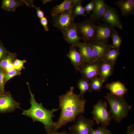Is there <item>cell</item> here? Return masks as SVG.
Here are the masks:
<instances>
[{
    "mask_svg": "<svg viewBox=\"0 0 134 134\" xmlns=\"http://www.w3.org/2000/svg\"><path fill=\"white\" fill-rule=\"evenodd\" d=\"M114 29V27L104 22L96 25L94 41L108 43Z\"/></svg>",
    "mask_w": 134,
    "mask_h": 134,
    "instance_id": "8",
    "label": "cell"
},
{
    "mask_svg": "<svg viewBox=\"0 0 134 134\" xmlns=\"http://www.w3.org/2000/svg\"><path fill=\"white\" fill-rule=\"evenodd\" d=\"M77 87L80 90V95L82 98H84V95L87 92L91 93L89 81L82 77L77 82Z\"/></svg>",
    "mask_w": 134,
    "mask_h": 134,
    "instance_id": "22",
    "label": "cell"
},
{
    "mask_svg": "<svg viewBox=\"0 0 134 134\" xmlns=\"http://www.w3.org/2000/svg\"><path fill=\"white\" fill-rule=\"evenodd\" d=\"M27 85L31 96L30 103L31 106L28 109L23 110L22 114L31 118L34 122L38 121L42 123L47 133L53 129L55 123L52 120L53 118L55 116L53 114L60 109L53 108L50 110L43 107L42 103L37 102L34 95L30 89L29 83Z\"/></svg>",
    "mask_w": 134,
    "mask_h": 134,
    "instance_id": "2",
    "label": "cell"
},
{
    "mask_svg": "<svg viewBox=\"0 0 134 134\" xmlns=\"http://www.w3.org/2000/svg\"><path fill=\"white\" fill-rule=\"evenodd\" d=\"M74 89L71 87L66 93L59 97L61 111L58 120L55 122L53 129L55 130L69 122H75L77 116L85 112L86 100L81 98L80 94L75 93Z\"/></svg>",
    "mask_w": 134,
    "mask_h": 134,
    "instance_id": "1",
    "label": "cell"
},
{
    "mask_svg": "<svg viewBox=\"0 0 134 134\" xmlns=\"http://www.w3.org/2000/svg\"><path fill=\"white\" fill-rule=\"evenodd\" d=\"M75 122L69 128L70 134H90L95 124L93 120L86 118L82 114L78 116Z\"/></svg>",
    "mask_w": 134,
    "mask_h": 134,
    "instance_id": "6",
    "label": "cell"
},
{
    "mask_svg": "<svg viewBox=\"0 0 134 134\" xmlns=\"http://www.w3.org/2000/svg\"><path fill=\"white\" fill-rule=\"evenodd\" d=\"M20 105L9 92L0 94V113L13 112L17 108H20Z\"/></svg>",
    "mask_w": 134,
    "mask_h": 134,
    "instance_id": "9",
    "label": "cell"
},
{
    "mask_svg": "<svg viewBox=\"0 0 134 134\" xmlns=\"http://www.w3.org/2000/svg\"><path fill=\"white\" fill-rule=\"evenodd\" d=\"M94 7L89 18L96 23L101 21L107 4L103 0H94Z\"/></svg>",
    "mask_w": 134,
    "mask_h": 134,
    "instance_id": "15",
    "label": "cell"
},
{
    "mask_svg": "<svg viewBox=\"0 0 134 134\" xmlns=\"http://www.w3.org/2000/svg\"><path fill=\"white\" fill-rule=\"evenodd\" d=\"M107 106L106 102L100 100L93 106L91 112L93 115V119L97 124L100 123L107 127L109 125L112 119L110 112L107 110Z\"/></svg>",
    "mask_w": 134,
    "mask_h": 134,
    "instance_id": "4",
    "label": "cell"
},
{
    "mask_svg": "<svg viewBox=\"0 0 134 134\" xmlns=\"http://www.w3.org/2000/svg\"><path fill=\"white\" fill-rule=\"evenodd\" d=\"M104 97L110 105L112 119L117 123L120 122L127 116L131 106L123 97L116 96L109 93Z\"/></svg>",
    "mask_w": 134,
    "mask_h": 134,
    "instance_id": "3",
    "label": "cell"
},
{
    "mask_svg": "<svg viewBox=\"0 0 134 134\" xmlns=\"http://www.w3.org/2000/svg\"><path fill=\"white\" fill-rule=\"evenodd\" d=\"M23 5L22 1L20 0H3L1 7L5 11L14 12L17 7Z\"/></svg>",
    "mask_w": 134,
    "mask_h": 134,
    "instance_id": "21",
    "label": "cell"
},
{
    "mask_svg": "<svg viewBox=\"0 0 134 134\" xmlns=\"http://www.w3.org/2000/svg\"><path fill=\"white\" fill-rule=\"evenodd\" d=\"M82 0H65L60 4L53 7L50 10V14L52 18L59 14L67 11H72L74 6Z\"/></svg>",
    "mask_w": 134,
    "mask_h": 134,
    "instance_id": "14",
    "label": "cell"
},
{
    "mask_svg": "<svg viewBox=\"0 0 134 134\" xmlns=\"http://www.w3.org/2000/svg\"><path fill=\"white\" fill-rule=\"evenodd\" d=\"M88 44L95 62L102 60L108 51L114 48L112 45L96 41Z\"/></svg>",
    "mask_w": 134,
    "mask_h": 134,
    "instance_id": "10",
    "label": "cell"
},
{
    "mask_svg": "<svg viewBox=\"0 0 134 134\" xmlns=\"http://www.w3.org/2000/svg\"><path fill=\"white\" fill-rule=\"evenodd\" d=\"M40 22L41 24L43 27L44 29L46 31L49 30L48 27V21L47 17H44L40 19Z\"/></svg>",
    "mask_w": 134,
    "mask_h": 134,
    "instance_id": "32",
    "label": "cell"
},
{
    "mask_svg": "<svg viewBox=\"0 0 134 134\" xmlns=\"http://www.w3.org/2000/svg\"><path fill=\"white\" fill-rule=\"evenodd\" d=\"M7 53V51L0 43V60L3 58Z\"/></svg>",
    "mask_w": 134,
    "mask_h": 134,
    "instance_id": "34",
    "label": "cell"
},
{
    "mask_svg": "<svg viewBox=\"0 0 134 134\" xmlns=\"http://www.w3.org/2000/svg\"><path fill=\"white\" fill-rule=\"evenodd\" d=\"M83 1L80 2L76 4L74 7L72 11V15L73 17L76 18L79 16H86L85 14L84 7L82 4Z\"/></svg>",
    "mask_w": 134,
    "mask_h": 134,
    "instance_id": "25",
    "label": "cell"
},
{
    "mask_svg": "<svg viewBox=\"0 0 134 134\" xmlns=\"http://www.w3.org/2000/svg\"><path fill=\"white\" fill-rule=\"evenodd\" d=\"M114 4L120 9L123 16L134 15V0H118Z\"/></svg>",
    "mask_w": 134,
    "mask_h": 134,
    "instance_id": "18",
    "label": "cell"
},
{
    "mask_svg": "<svg viewBox=\"0 0 134 134\" xmlns=\"http://www.w3.org/2000/svg\"><path fill=\"white\" fill-rule=\"evenodd\" d=\"M76 47L70 46L69 51L67 54L76 72L79 71L85 63L82 59Z\"/></svg>",
    "mask_w": 134,
    "mask_h": 134,
    "instance_id": "17",
    "label": "cell"
},
{
    "mask_svg": "<svg viewBox=\"0 0 134 134\" xmlns=\"http://www.w3.org/2000/svg\"><path fill=\"white\" fill-rule=\"evenodd\" d=\"M5 73L2 69H0V88L4 93V78Z\"/></svg>",
    "mask_w": 134,
    "mask_h": 134,
    "instance_id": "30",
    "label": "cell"
},
{
    "mask_svg": "<svg viewBox=\"0 0 134 134\" xmlns=\"http://www.w3.org/2000/svg\"><path fill=\"white\" fill-rule=\"evenodd\" d=\"M101 21L121 30L123 26L117 11L112 6L106 4L104 15Z\"/></svg>",
    "mask_w": 134,
    "mask_h": 134,
    "instance_id": "11",
    "label": "cell"
},
{
    "mask_svg": "<svg viewBox=\"0 0 134 134\" xmlns=\"http://www.w3.org/2000/svg\"><path fill=\"white\" fill-rule=\"evenodd\" d=\"M15 57L14 54L10 53L0 62V68H4L9 64L12 63Z\"/></svg>",
    "mask_w": 134,
    "mask_h": 134,
    "instance_id": "27",
    "label": "cell"
},
{
    "mask_svg": "<svg viewBox=\"0 0 134 134\" xmlns=\"http://www.w3.org/2000/svg\"><path fill=\"white\" fill-rule=\"evenodd\" d=\"M62 33L65 40L72 46L77 47L82 39L76 23Z\"/></svg>",
    "mask_w": 134,
    "mask_h": 134,
    "instance_id": "12",
    "label": "cell"
},
{
    "mask_svg": "<svg viewBox=\"0 0 134 134\" xmlns=\"http://www.w3.org/2000/svg\"><path fill=\"white\" fill-rule=\"evenodd\" d=\"M105 88L112 94L119 97H123L128 90L125 85L119 80L107 83Z\"/></svg>",
    "mask_w": 134,
    "mask_h": 134,
    "instance_id": "19",
    "label": "cell"
},
{
    "mask_svg": "<svg viewBox=\"0 0 134 134\" xmlns=\"http://www.w3.org/2000/svg\"><path fill=\"white\" fill-rule=\"evenodd\" d=\"M120 53L119 50L113 48L108 52L102 60H104L115 64L116 61Z\"/></svg>",
    "mask_w": 134,
    "mask_h": 134,
    "instance_id": "24",
    "label": "cell"
},
{
    "mask_svg": "<svg viewBox=\"0 0 134 134\" xmlns=\"http://www.w3.org/2000/svg\"><path fill=\"white\" fill-rule=\"evenodd\" d=\"M77 47L78 51L85 63L96 62L92 54L91 48L88 43L80 42Z\"/></svg>",
    "mask_w": 134,
    "mask_h": 134,
    "instance_id": "20",
    "label": "cell"
},
{
    "mask_svg": "<svg viewBox=\"0 0 134 134\" xmlns=\"http://www.w3.org/2000/svg\"><path fill=\"white\" fill-rule=\"evenodd\" d=\"M4 69L7 72L15 69L13 63H10Z\"/></svg>",
    "mask_w": 134,
    "mask_h": 134,
    "instance_id": "37",
    "label": "cell"
},
{
    "mask_svg": "<svg viewBox=\"0 0 134 134\" xmlns=\"http://www.w3.org/2000/svg\"><path fill=\"white\" fill-rule=\"evenodd\" d=\"M53 18V26L62 33L75 23L71 11L63 12Z\"/></svg>",
    "mask_w": 134,
    "mask_h": 134,
    "instance_id": "7",
    "label": "cell"
},
{
    "mask_svg": "<svg viewBox=\"0 0 134 134\" xmlns=\"http://www.w3.org/2000/svg\"><path fill=\"white\" fill-rule=\"evenodd\" d=\"M4 93H3L2 92V91L1 90L0 88V94H4Z\"/></svg>",
    "mask_w": 134,
    "mask_h": 134,
    "instance_id": "41",
    "label": "cell"
},
{
    "mask_svg": "<svg viewBox=\"0 0 134 134\" xmlns=\"http://www.w3.org/2000/svg\"><path fill=\"white\" fill-rule=\"evenodd\" d=\"M79 33L84 42L89 43L94 41L96 24L89 18L80 22L76 23Z\"/></svg>",
    "mask_w": 134,
    "mask_h": 134,
    "instance_id": "5",
    "label": "cell"
},
{
    "mask_svg": "<svg viewBox=\"0 0 134 134\" xmlns=\"http://www.w3.org/2000/svg\"><path fill=\"white\" fill-rule=\"evenodd\" d=\"M100 62H96L85 64L79 70L82 77L89 81L98 76Z\"/></svg>",
    "mask_w": 134,
    "mask_h": 134,
    "instance_id": "13",
    "label": "cell"
},
{
    "mask_svg": "<svg viewBox=\"0 0 134 134\" xmlns=\"http://www.w3.org/2000/svg\"><path fill=\"white\" fill-rule=\"evenodd\" d=\"M46 133V134H70L69 133H67L66 131L59 132L53 129H51Z\"/></svg>",
    "mask_w": 134,
    "mask_h": 134,
    "instance_id": "36",
    "label": "cell"
},
{
    "mask_svg": "<svg viewBox=\"0 0 134 134\" xmlns=\"http://www.w3.org/2000/svg\"><path fill=\"white\" fill-rule=\"evenodd\" d=\"M90 80L89 85L91 93L93 91L100 92L103 87L104 81L97 76Z\"/></svg>",
    "mask_w": 134,
    "mask_h": 134,
    "instance_id": "23",
    "label": "cell"
},
{
    "mask_svg": "<svg viewBox=\"0 0 134 134\" xmlns=\"http://www.w3.org/2000/svg\"><path fill=\"white\" fill-rule=\"evenodd\" d=\"M53 1L52 0H42L43 3L45 4L46 3L50 2Z\"/></svg>",
    "mask_w": 134,
    "mask_h": 134,
    "instance_id": "40",
    "label": "cell"
},
{
    "mask_svg": "<svg viewBox=\"0 0 134 134\" xmlns=\"http://www.w3.org/2000/svg\"><path fill=\"white\" fill-rule=\"evenodd\" d=\"M126 134H134V125L131 124L128 127Z\"/></svg>",
    "mask_w": 134,
    "mask_h": 134,
    "instance_id": "35",
    "label": "cell"
},
{
    "mask_svg": "<svg viewBox=\"0 0 134 134\" xmlns=\"http://www.w3.org/2000/svg\"><path fill=\"white\" fill-rule=\"evenodd\" d=\"M84 8L85 12H86L87 14H89L90 12L92 11V10L90 7Z\"/></svg>",
    "mask_w": 134,
    "mask_h": 134,
    "instance_id": "39",
    "label": "cell"
},
{
    "mask_svg": "<svg viewBox=\"0 0 134 134\" xmlns=\"http://www.w3.org/2000/svg\"><path fill=\"white\" fill-rule=\"evenodd\" d=\"M111 37L112 38V45L114 48L119 50V48L122 42V39L115 29L114 30Z\"/></svg>",
    "mask_w": 134,
    "mask_h": 134,
    "instance_id": "26",
    "label": "cell"
},
{
    "mask_svg": "<svg viewBox=\"0 0 134 134\" xmlns=\"http://www.w3.org/2000/svg\"><path fill=\"white\" fill-rule=\"evenodd\" d=\"M115 65L104 60L100 62L98 74L99 77L104 82H106L113 74Z\"/></svg>",
    "mask_w": 134,
    "mask_h": 134,
    "instance_id": "16",
    "label": "cell"
},
{
    "mask_svg": "<svg viewBox=\"0 0 134 134\" xmlns=\"http://www.w3.org/2000/svg\"><path fill=\"white\" fill-rule=\"evenodd\" d=\"M34 7L36 10L37 16L40 19L44 17V12L41 10L40 7H37L34 5Z\"/></svg>",
    "mask_w": 134,
    "mask_h": 134,
    "instance_id": "33",
    "label": "cell"
},
{
    "mask_svg": "<svg viewBox=\"0 0 134 134\" xmlns=\"http://www.w3.org/2000/svg\"><path fill=\"white\" fill-rule=\"evenodd\" d=\"M24 63V60L16 59L13 63L15 69L19 70H21L23 67Z\"/></svg>",
    "mask_w": 134,
    "mask_h": 134,
    "instance_id": "31",
    "label": "cell"
},
{
    "mask_svg": "<svg viewBox=\"0 0 134 134\" xmlns=\"http://www.w3.org/2000/svg\"><path fill=\"white\" fill-rule=\"evenodd\" d=\"M111 132L107 126L102 125L95 130L93 129L90 134H111Z\"/></svg>",
    "mask_w": 134,
    "mask_h": 134,
    "instance_id": "28",
    "label": "cell"
},
{
    "mask_svg": "<svg viewBox=\"0 0 134 134\" xmlns=\"http://www.w3.org/2000/svg\"><path fill=\"white\" fill-rule=\"evenodd\" d=\"M20 73L19 71L15 69H12L5 73L4 80V82L7 81L12 77L19 74Z\"/></svg>",
    "mask_w": 134,
    "mask_h": 134,
    "instance_id": "29",
    "label": "cell"
},
{
    "mask_svg": "<svg viewBox=\"0 0 134 134\" xmlns=\"http://www.w3.org/2000/svg\"><path fill=\"white\" fill-rule=\"evenodd\" d=\"M89 3L90 5V7L92 10L94 8V0H91Z\"/></svg>",
    "mask_w": 134,
    "mask_h": 134,
    "instance_id": "38",
    "label": "cell"
}]
</instances>
